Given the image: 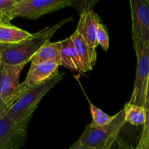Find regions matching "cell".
Listing matches in <instances>:
<instances>
[{
    "mask_svg": "<svg viewBox=\"0 0 149 149\" xmlns=\"http://www.w3.org/2000/svg\"><path fill=\"white\" fill-rule=\"evenodd\" d=\"M71 20V17L64 19L53 26L41 29L33 33L31 38L18 44L0 45L3 65H26L32 61L39 49L49 42L54 33Z\"/></svg>",
    "mask_w": 149,
    "mask_h": 149,
    "instance_id": "1",
    "label": "cell"
},
{
    "mask_svg": "<svg viewBox=\"0 0 149 149\" xmlns=\"http://www.w3.org/2000/svg\"><path fill=\"white\" fill-rule=\"evenodd\" d=\"M63 72H58L48 81L28 88L7 110L5 115L20 126L29 127V122L42 97L63 79Z\"/></svg>",
    "mask_w": 149,
    "mask_h": 149,
    "instance_id": "2",
    "label": "cell"
},
{
    "mask_svg": "<svg viewBox=\"0 0 149 149\" xmlns=\"http://www.w3.org/2000/svg\"><path fill=\"white\" fill-rule=\"evenodd\" d=\"M125 123V111L122 109L116 113L115 119L109 125L96 128L87 125L78 141L89 148L106 149L119 136Z\"/></svg>",
    "mask_w": 149,
    "mask_h": 149,
    "instance_id": "3",
    "label": "cell"
},
{
    "mask_svg": "<svg viewBox=\"0 0 149 149\" xmlns=\"http://www.w3.org/2000/svg\"><path fill=\"white\" fill-rule=\"evenodd\" d=\"M137 55V70L135 84L129 103L144 106L149 79V46L141 39L132 37Z\"/></svg>",
    "mask_w": 149,
    "mask_h": 149,
    "instance_id": "4",
    "label": "cell"
},
{
    "mask_svg": "<svg viewBox=\"0 0 149 149\" xmlns=\"http://www.w3.org/2000/svg\"><path fill=\"white\" fill-rule=\"evenodd\" d=\"M73 4L74 1L71 0H17L15 14L16 17L36 20Z\"/></svg>",
    "mask_w": 149,
    "mask_h": 149,
    "instance_id": "5",
    "label": "cell"
},
{
    "mask_svg": "<svg viewBox=\"0 0 149 149\" xmlns=\"http://www.w3.org/2000/svg\"><path fill=\"white\" fill-rule=\"evenodd\" d=\"M25 65H3L0 71V91L6 102L19 98L28 87L19 82L20 76Z\"/></svg>",
    "mask_w": 149,
    "mask_h": 149,
    "instance_id": "6",
    "label": "cell"
},
{
    "mask_svg": "<svg viewBox=\"0 0 149 149\" xmlns=\"http://www.w3.org/2000/svg\"><path fill=\"white\" fill-rule=\"evenodd\" d=\"M5 113L0 117V149L22 148L27 139L28 127L17 125Z\"/></svg>",
    "mask_w": 149,
    "mask_h": 149,
    "instance_id": "7",
    "label": "cell"
},
{
    "mask_svg": "<svg viewBox=\"0 0 149 149\" xmlns=\"http://www.w3.org/2000/svg\"><path fill=\"white\" fill-rule=\"evenodd\" d=\"M132 37L141 39L149 46V1L130 0Z\"/></svg>",
    "mask_w": 149,
    "mask_h": 149,
    "instance_id": "8",
    "label": "cell"
},
{
    "mask_svg": "<svg viewBox=\"0 0 149 149\" xmlns=\"http://www.w3.org/2000/svg\"><path fill=\"white\" fill-rule=\"evenodd\" d=\"M100 22L99 16L95 12L91 10H84L80 14L76 30L84 39L90 49L95 54H97L96 48L98 45L96 39L97 28Z\"/></svg>",
    "mask_w": 149,
    "mask_h": 149,
    "instance_id": "9",
    "label": "cell"
},
{
    "mask_svg": "<svg viewBox=\"0 0 149 149\" xmlns=\"http://www.w3.org/2000/svg\"><path fill=\"white\" fill-rule=\"evenodd\" d=\"M60 64L55 61H47L39 64L31 63L24 84L33 87L48 81L58 72Z\"/></svg>",
    "mask_w": 149,
    "mask_h": 149,
    "instance_id": "10",
    "label": "cell"
},
{
    "mask_svg": "<svg viewBox=\"0 0 149 149\" xmlns=\"http://www.w3.org/2000/svg\"><path fill=\"white\" fill-rule=\"evenodd\" d=\"M60 65L75 72L84 73L81 60L71 37L63 40Z\"/></svg>",
    "mask_w": 149,
    "mask_h": 149,
    "instance_id": "11",
    "label": "cell"
},
{
    "mask_svg": "<svg viewBox=\"0 0 149 149\" xmlns=\"http://www.w3.org/2000/svg\"><path fill=\"white\" fill-rule=\"evenodd\" d=\"M70 37L81 60L84 72L86 73L93 70L97 60V54L94 53L90 49L84 39L77 31H75Z\"/></svg>",
    "mask_w": 149,
    "mask_h": 149,
    "instance_id": "12",
    "label": "cell"
},
{
    "mask_svg": "<svg viewBox=\"0 0 149 149\" xmlns=\"http://www.w3.org/2000/svg\"><path fill=\"white\" fill-rule=\"evenodd\" d=\"M33 33L10 23H0V45H15L31 38Z\"/></svg>",
    "mask_w": 149,
    "mask_h": 149,
    "instance_id": "13",
    "label": "cell"
},
{
    "mask_svg": "<svg viewBox=\"0 0 149 149\" xmlns=\"http://www.w3.org/2000/svg\"><path fill=\"white\" fill-rule=\"evenodd\" d=\"M62 45L63 40L55 42H48L35 55L31 63L39 64L47 61H55L60 64Z\"/></svg>",
    "mask_w": 149,
    "mask_h": 149,
    "instance_id": "14",
    "label": "cell"
},
{
    "mask_svg": "<svg viewBox=\"0 0 149 149\" xmlns=\"http://www.w3.org/2000/svg\"><path fill=\"white\" fill-rule=\"evenodd\" d=\"M123 110L125 111V122L135 126L144 125L146 118L144 106L127 103L125 105Z\"/></svg>",
    "mask_w": 149,
    "mask_h": 149,
    "instance_id": "15",
    "label": "cell"
},
{
    "mask_svg": "<svg viewBox=\"0 0 149 149\" xmlns=\"http://www.w3.org/2000/svg\"><path fill=\"white\" fill-rule=\"evenodd\" d=\"M90 109L92 115V122L89 125L92 127H100L110 124L116 117L115 115H109L90 102Z\"/></svg>",
    "mask_w": 149,
    "mask_h": 149,
    "instance_id": "16",
    "label": "cell"
},
{
    "mask_svg": "<svg viewBox=\"0 0 149 149\" xmlns=\"http://www.w3.org/2000/svg\"><path fill=\"white\" fill-rule=\"evenodd\" d=\"M17 0H0V21L1 23H10L15 18V9Z\"/></svg>",
    "mask_w": 149,
    "mask_h": 149,
    "instance_id": "17",
    "label": "cell"
},
{
    "mask_svg": "<svg viewBox=\"0 0 149 149\" xmlns=\"http://www.w3.org/2000/svg\"><path fill=\"white\" fill-rule=\"evenodd\" d=\"M97 42L103 50L108 51L109 48V38L107 29L103 23L100 22L97 25V34H96Z\"/></svg>",
    "mask_w": 149,
    "mask_h": 149,
    "instance_id": "18",
    "label": "cell"
},
{
    "mask_svg": "<svg viewBox=\"0 0 149 149\" xmlns=\"http://www.w3.org/2000/svg\"><path fill=\"white\" fill-rule=\"evenodd\" d=\"M146 109V122L143 125V130L142 135H141V139L139 143H143L146 141L149 135V106H144Z\"/></svg>",
    "mask_w": 149,
    "mask_h": 149,
    "instance_id": "19",
    "label": "cell"
},
{
    "mask_svg": "<svg viewBox=\"0 0 149 149\" xmlns=\"http://www.w3.org/2000/svg\"><path fill=\"white\" fill-rule=\"evenodd\" d=\"M129 145V143H127L120 136H119L110 146L106 149H127Z\"/></svg>",
    "mask_w": 149,
    "mask_h": 149,
    "instance_id": "20",
    "label": "cell"
},
{
    "mask_svg": "<svg viewBox=\"0 0 149 149\" xmlns=\"http://www.w3.org/2000/svg\"><path fill=\"white\" fill-rule=\"evenodd\" d=\"M18 98H14L13 100H10L8 102H6L3 99L2 95H1V91H0V114L6 113L9 109L13 106V103L16 101Z\"/></svg>",
    "mask_w": 149,
    "mask_h": 149,
    "instance_id": "21",
    "label": "cell"
},
{
    "mask_svg": "<svg viewBox=\"0 0 149 149\" xmlns=\"http://www.w3.org/2000/svg\"><path fill=\"white\" fill-rule=\"evenodd\" d=\"M68 149H93L91 148H89V147L84 146L81 145L78 141L75 143L74 144H73L71 147H70Z\"/></svg>",
    "mask_w": 149,
    "mask_h": 149,
    "instance_id": "22",
    "label": "cell"
},
{
    "mask_svg": "<svg viewBox=\"0 0 149 149\" xmlns=\"http://www.w3.org/2000/svg\"><path fill=\"white\" fill-rule=\"evenodd\" d=\"M139 144H141L142 146V147L143 148V149H149V135L147 138V139L146 140V141L143 143H138Z\"/></svg>",
    "mask_w": 149,
    "mask_h": 149,
    "instance_id": "23",
    "label": "cell"
},
{
    "mask_svg": "<svg viewBox=\"0 0 149 149\" xmlns=\"http://www.w3.org/2000/svg\"><path fill=\"white\" fill-rule=\"evenodd\" d=\"M149 106V79H148V87H147V91H146V103L145 106Z\"/></svg>",
    "mask_w": 149,
    "mask_h": 149,
    "instance_id": "24",
    "label": "cell"
},
{
    "mask_svg": "<svg viewBox=\"0 0 149 149\" xmlns=\"http://www.w3.org/2000/svg\"><path fill=\"white\" fill-rule=\"evenodd\" d=\"M3 67V63H2V58H1V51H0V71H1V68Z\"/></svg>",
    "mask_w": 149,
    "mask_h": 149,
    "instance_id": "25",
    "label": "cell"
},
{
    "mask_svg": "<svg viewBox=\"0 0 149 149\" xmlns=\"http://www.w3.org/2000/svg\"><path fill=\"white\" fill-rule=\"evenodd\" d=\"M135 149H143V148L142 147V146L141 145V144L138 143V146H137L136 148H135Z\"/></svg>",
    "mask_w": 149,
    "mask_h": 149,
    "instance_id": "26",
    "label": "cell"
},
{
    "mask_svg": "<svg viewBox=\"0 0 149 149\" xmlns=\"http://www.w3.org/2000/svg\"><path fill=\"white\" fill-rule=\"evenodd\" d=\"M127 149H135V148H134V147H133V146H132V145H130V144L129 146H128V148Z\"/></svg>",
    "mask_w": 149,
    "mask_h": 149,
    "instance_id": "27",
    "label": "cell"
},
{
    "mask_svg": "<svg viewBox=\"0 0 149 149\" xmlns=\"http://www.w3.org/2000/svg\"><path fill=\"white\" fill-rule=\"evenodd\" d=\"M4 113H2V114H0V117H1V116H2V115H3V114H4Z\"/></svg>",
    "mask_w": 149,
    "mask_h": 149,
    "instance_id": "28",
    "label": "cell"
},
{
    "mask_svg": "<svg viewBox=\"0 0 149 149\" xmlns=\"http://www.w3.org/2000/svg\"><path fill=\"white\" fill-rule=\"evenodd\" d=\"M0 23H1V21H0Z\"/></svg>",
    "mask_w": 149,
    "mask_h": 149,
    "instance_id": "29",
    "label": "cell"
}]
</instances>
